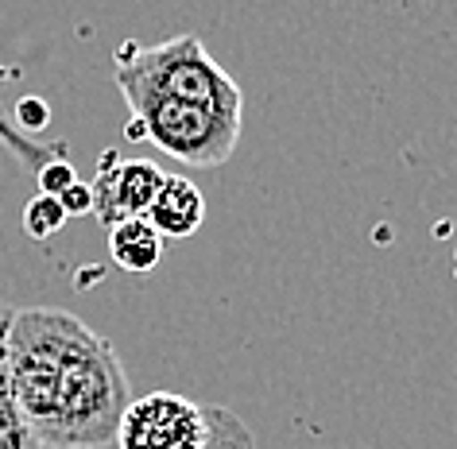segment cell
<instances>
[{"label":"cell","mask_w":457,"mask_h":449,"mask_svg":"<svg viewBox=\"0 0 457 449\" xmlns=\"http://www.w3.org/2000/svg\"><path fill=\"white\" fill-rule=\"evenodd\" d=\"M8 391L39 449H101L132 403L117 349L78 314L12 310Z\"/></svg>","instance_id":"1"},{"label":"cell","mask_w":457,"mask_h":449,"mask_svg":"<svg viewBox=\"0 0 457 449\" xmlns=\"http://www.w3.org/2000/svg\"><path fill=\"white\" fill-rule=\"evenodd\" d=\"M117 86L124 101L132 97H167L182 105H205L217 112H245L241 86L221 62L205 51L198 36H175L155 47H120L117 51Z\"/></svg>","instance_id":"2"},{"label":"cell","mask_w":457,"mask_h":449,"mask_svg":"<svg viewBox=\"0 0 457 449\" xmlns=\"http://www.w3.org/2000/svg\"><path fill=\"white\" fill-rule=\"evenodd\" d=\"M129 109L132 140H152L159 152L190 167H221L241 140V117L233 112L182 105V101L167 97H132Z\"/></svg>","instance_id":"3"},{"label":"cell","mask_w":457,"mask_h":449,"mask_svg":"<svg viewBox=\"0 0 457 449\" xmlns=\"http://www.w3.org/2000/svg\"><path fill=\"white\" fill-rule=\"evenodd\" d=\"M205 419L202 407L175 391H152L144 399H132L117 426L120 449H202Z\"/></svg>","instance_id":"4"},{"label":"cell","mask_w":457,"mask_h":449,"mask_svg":"<svg viewBox=\"0 0 457 449\" xmlns=\"http://www.w3.org/2000/svg\"><path fill=\"white\" fill-rule=\"evenodd\" d=\"M159 187H163V170L155 163H147V159H120L117 152H105L97 179L89 182V190H94V217L101 225L144 217Z\"/></svg>","instance_id":"5"},{"label":"cell","mask_w":457,"mask_h":449,"mask_svg":"<svg viewBox=\"0 0 457 449\" xmlns=\"http://www.w3.org/2000/svg\"><path fill=\"white\" fill-rule=\"evenodd\" d=\"M147 221H152V229L159 237H194L205 221V198L202 190L194 187L190 179L182 175H163V187L155 190L152 205H147Z\"/></svg>","instance_id":"6"},{"label":"cell","mask_w":457,"mask_h":449,"mask_svg":"<svg viewBox=\"0 0 457 449\" xmlns=\"http://www.w3.org/2000/svg\"><path fill=\"white\" fill-rule=\"evenodd\" d=\"M109 256L117 268L144 275L163 260V237L155 233L147 217H129V221L109 225Z\"/></svg>","instance_id":"7"},{"label":"cell","mask_w":457,"mask_h":449,"mask_svg":"<svg viewBox=\"0 0 457 449\" xmlns=\"http://www.w3.org/2000/svg\"><path fill=\"white\" fill-rule=\"evenodd\" d=\"M202 419H205L202 449H256L253 430L245 426L241 414H233L228 407H202Z\"/></svg>","instance_id":"8"},{"label":"cell","mask_w":457,"mask_h":449,"mask_svg":"<svg viewBox=\"0 0 457 449\" xmlns=\"http://www.w3.org/2000/svg\"><path fill=\"white\" fill-rule=\"evenodd\" d=\"M0 144H4L28 170H39V167L54 163V159L71 155V147H66V144H39V140H31V136H24L12 121L4 117V112H0Z\"/></svg>","instance_id":"9"},{"label":"cell","mask_w":457,"mask_h":449,"mask_svg":"<svg viewBox=\"0 0 457 449\" xmlns=\"http://www.w3.org/2000/svg\"><path fill=\"white\" fill-rule=\"evenodd\" d=\"M66 221H71V217L62 213L59 198H51V194H36V198L24 205V233H28L31 240H47V237H54Z\"/></svg>","instance_id":"10"},{"label":"cell","mask_w":457,"mask_h":449,"mask_svg":"<svg viewBox=\"0 0 457 449\" xmlns=\"http://www.w3.org/2000/svg\"><path fill=\"white\" fill-rule=\"evenodd\" d=\"M16 129L20 132H43L51 124V105L43 97H36V94H28V97H20V105H16Z\"/></svg>","instance_id":"11"},{"label":"cell","mask_w":457,"mask_h":449,"mask_svg":"<svg viewBox=\"0 0 457 449\" xmlns=\"http://www.w3.org/2000/svg\"><path fill=\"white\" fill-rule=\"evenodd\" d=\"M36 182H39V194H51V198H59V194L71 187V182H78V170H74L71 159H54V163L36 170Z\"/></svg>","instance_id":"12"},{"label":"cell","mask_w":457,"mask_h":449,"mask_svg":"<svg viewBox=\"0 0 457 449\" xmlns=\"http://www.w3.org/2000/svg\"><path fill=\"white\" fill-rule=\"evenodd\" d=\"M59 205L66 217H86L94 213V190H89V182H71L62 194H59Z\"/></svg>","instance_id":"13"},{"label":"cell","mask_w":457,"mask_h":449,"mask_svg":"<svg viewBox=\"0 0 457 449\" xmlns=\"http://www.w3.org/2000/svg\"><path fill=\"white\" fill-rule=\"evenodd\" d=\"M8 326H12V306H0V399H12L8 391Z\"/></svg>","instance_id":"14"},{"label":"cell","mask_w":457,"mask_h":449,"mask_svg":"<svg viewBox=\"0 0 457 449\" xmlns=\"http://www.w3.org/2000/svg\"><path fill=\"white\" fill-rule=\"evenodd\" d=\"M8 78H12V74H8V71H0V86H4V82H8Z\"/></svg>","instance_id":"15"}]
</instances>
